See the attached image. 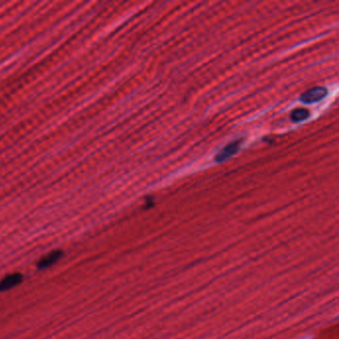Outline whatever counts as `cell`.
<instances>
[{"label": "cell", "mask_w": 339, "mask_h": 339, "mask_svg": "<svg viewBox=\"0 0 339 339\" xmlns=\"http://www.w3.org/2000/svg\"><path fill=\"white\" fill-rule=\"evenodd\" d=\"M242 141H243V140H237V141L231 142L230 144L226 145V146L216 155V157H215L216 162H218V163L224 162V161H226L228 158H230L231 156H233L234 154H236V153L239 151V149H240V147H241V145H242Z\"/></svg>", "instance_id": "obj_2"}, {"label": "cell", "mask_w": 339, "mask_h": 339, "mask_svg": "<svg viewBox=\"0 0 339 339\" xmlns=\"http://www.w3.org/2000/svg\"><path fill=\"white\" fill-rule=\"evenodd\" d=\"M310 116V113L306 109H295L290 113V118L294 122L304 121Z\"/></svg>", "instance_id": "obj_5"}, {"label": "cell", "mask_w": 339, "mask_h": 339, "mask_svg": "<svg viewBox=\"0 0 339 339\" xmlns=\"http://www.w3.org/2000/svg\"><path fill=\"white\" fill-rule=\"evenodd\" d=\"M327 96V90L325 88L317 87L305 92L301 96V102L304 104H313L321 101Z\"/></svg>", "instance_id": "obj_1"}, {"label": "cell", "mask_w": 339, "mask_h": 339, "mask_svg": "<svg viewBox=\"0 0 339 339\" xmlns=\"http://www.w3.org/2000/svg\"><path fill=\"white\" fill-rule=\"evenodd\" d=\"M22 281H23V276L19 273L8 275L1 282H0V291L8 290V289L20 284L22 282Z\"/></svg>", "instance_id": "obj_4"}, {"label": "cell", "mask_w": 339, "mask_h": 339, "mask_svg": "<svg viewBox=\"0 0 339 339\" xmlns=\"http://www.w3.org/2000/svg\"><path fill=\"white\" fill-rule=\"evenodd\" d=\"M63 255H64V253L62 251L55 250V251L49 253L48 255H46L45 257L40 259V261L37 264V268L39 270L48 269V268L52 267L53 265H55L57 262H59L62 259Z\"/></svg>", "instance_id": "obj_3"}]
</instances>
